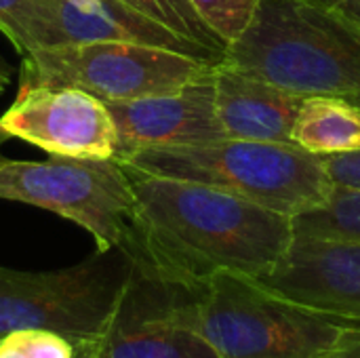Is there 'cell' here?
I'll return each mask as SVG.
<instances>
[{
  "mask_svg": "<svg viewBox=\"0 0 360 358\" xmlns=\"http://www.w3.org/2000/svg\"><path fill=\"white\" fill-rule=\"evenodd\" d=\"M314 358H360V327H346L327 350Z\"/></svg>",
  "mask_w": 360,
  "mask_h": 358,
  "instance_id": "cell-21",
  "label": "cell"
},
{
  "mask_svg": "<svg viewBox=\"0 0 360 358\" xmlns=\"http://www.w3.org/2000/svg\"><path fill=\"white\" fill-rule=\"evenodd\" d=\"M135 196V268L148 276L202 287L219 272L262 279L287 253L293 219L207 184L122 165Z\"/></svg>",
  "mask_w": 360,
  "mask_h": 358,
  "instance_id": "cell-1",
  "label": "cell"
},
{
  "mask_svg": "<svg viewBox=\"0 0 360 358\" xmlns=\"http://www.w3.org/2000/svg\"><path fill=\"white\" fill-rule=\"evenodd\" d=\"M226 63L300 95H333L360 106V36L308 0H262Z\"/></svg>",
  "mask_w": 360,
  "mask_h": 358,
  "instance_id": "cell-3",
  "label": "cell"
},
{
  "mask_svg": "<svg viewBox=\"0 0 360 358\" xmlns=\"http://www.w3.org/2000/svg\"><path fill=\"white\" fill-rule=\"evenodd\" d=\"M6 139H8V137H6V135H4V133H2V131H0V148H2V143H4V141H6Z\"/></svg>",
  "mask_w": 360,
  "mask_h": 358,
  "instance_id": "cell-25",
  "label": "cell"
},
{
  "mask_svg": "<svg viewBox=\"0 0 360 358\" xmlns=\"http://www.w3.org/2000/svg\"><path fill=\"white\" fill-rule=\"evenodd\" d=\"M30 0H0V32L11 38L17 25L19 15L27 6Z\"/></svg>",
  "mask_w": 360,
  "mask_h": 358,
  "instance_id": "cell-22",
  "label": "cell"
},
{
  "mask_svg": "<svg viewBox=\"0 0 360 358\" xmlns=\"http://www.w3.org/2000/svg\"><path fill=\"white\" fill-rule=\"evenodd\" d=\"M70 2H74V4L80 6V8H91V6L97 4V0H70Z\"/></svg>",
  "mask_w": 360,
  "mask_h": 358,
  "instance_id": "cell-24",
  "label": "cell"
},
{
  "mask_svg": "<svg viewBox=\"0 0 360 358\" xmlns=\"http://www.w3.org/2000/svg\"><path fill=\"white\" fill-rule=\"evenodd\" d=\"M255 281L289 304L360 327V243L293 234L281 262Z\"/></svg>",
  "mask_w": 360,
  "mask_h": 358,
  "instance_id": "cell-11",
  "label": "cell"
},
{
  "mask_svg": "<svg viewBox=\"0 0 360 358\" xmlns=\"http://www.w3.org/2000/svg\"><path fill=\"white\" fill-rule=\"evenodd\" d=\"M0 131L51 156H118V133L108 103L74 87L19 84L15 101L0 116Z\"/></svg>",
  "mask_w": 360,
  "mask_h": 358,
  "instance_id": "cell-9",
  "label": "cell"
},
{
  "mask_svg": "<svg viewBox=\"0 0 360 358\" xmlns=\"http://www.w3.org/2000/svg\"><path fill=\"white\" fill-rule=\"evenodd\" d=\"M215 112L230 139L293 143L304 95L283 89L232 63L213 65Z\"/></svg>",
  "mask_w": 360,
  "mask_h": 358,
  "instance_id": "cell-13",
  "label": "cell"
},
{
  "mask_svg": "<svg viewBox=\"0 0 360 358\" xmlns=\"http://www.w3.org/2000/svg\"><path fill=\"white\" fill-rule=\"evenodd\" d=\"M133 11L156 21L169 32L207 49L224 61L228 46L219 36H215L209 25L198 17L190 0H122Z\"/></svg>",
  "mask_w": 360,
  "mask_h": 358,
  "instance_id": "cell-16",
  "label": "cell"
},
{
  "mask_svg": "<svg viewBox=\"0 0 360 358\" xmlns=\"http://www.w3.org/2000/svg\"><path fill=\"white\" fill-rule=\"evenodd\" d=\"M133 270L105 329L74 348V358H219L186 321V304L200 291Z\"/></svg>",
  "mask_w": 360,
  "mask_h": 358,
  "instance_id": "cell-8",
  "label": "cell"
},
{
  "mask_svg": "<svg viewBox=\"0 0 360 358\" xmlns=\"http://www.w3.org/2000/svg\"><path fill=\"white\" fill-rule=\"evenodd\" d=\"M118 133L116 160L167 146H192L224 139L226 133L215 112L213 68L179 91L108 103Z\"/></svg>",
  "mask_w": 360,
  "mask_h": 358,
  "instance_id": "cell-12",
  "label": "cell"
},
{
  "mask_svg": "<svg viewBox=\"0 0 360 358\" xmlns=\"http://www.w3.org/2000/svg\"><path fill=\"white\" fill-rule=\"evenodd\" d=\"M133 270L122 249H95L80 264L46 272L0 266V335L46 329L74 348L86 344L110 323Z\"/></svg>",
  "mask_w": 360,
  "mask_h": 358,
  "instance_id": "cell-5",
  "label": "cell"
},
{
  "mask_svg": "<svg viewBox=\"0 0 360 358\" xmlns=\"http://www.w3.org/2000/svg\"><path fill=\"white\" fill-rule=\"evenodd\" d=\"M120 165L213 186L291 219L323 207L333 192L323 158L295 143L215 139L192 146L146 148Z\"/></svg>",
  "mask_w": 360,
  "mask_h": 358,
  "instance_id": "cell-2",
  "label": "cell"
},
{
  "mask_svg": "<svg viewBox=\"0 0 360 358\" xmlns=\"http://www.w3.org/2000/svg\"><path fill=\"white\" fill-rule=\"evenodd\" d=\"M190 4L209 30L230 46L251 27L262 0H190Z\"/></svg>",
  "mask_w": 360,
  "mask_h": 358,
  "instance_id": "cell-17",
  "label": "cell"
},
{
  "mask_svg": "<svg viewBox=\"0 0 360 358\" xmlns=\"http://www.w3.org/2000/svg\"><path fill=\"white\" fill-rule=\"evenodd\" d=\"M0 198L57 213L84 228L97 249L133 247V188L118 160H8L0 156Z\"/></svg>",
  "mask_w": 360,
  "mask_h": 358,
  "instance_id": "cell-6",
  "label": "cell"
},
{
  "mask_svg": "<svg viewBox=\"0 0 360 358\" xmlns=\"http://www.w3.org/2000/svg\"><path fill=\"white\" fill-rule=\"evenodd\" d=\"M0 358H74V346L46 329H19L0 335Z\"/></svg>",
  "mask_w": 360,
  "mask_h": 358,
  "instance_id": "cell-18",
  "label": "cell"
},
{
  "mask_svg": "<svg viewBox=\"0 0 360 358\" xmlns=\"http://www.w3.org/2000/svg\"><path fill=\"white\" fill-rule=\"evenodd\" d=\"M293 234L360 243V192L333 188L323 207L293 217Z\"/></svg>",
  "mask_w": 360,
  "mask_h": 358,
  "instance_id": "cell-15",
  "label": "cell"
},
{
  "mask_svg": "<svg viewBox=\"0 0 360 358\" xmlns=\"http://www.w3.org/2000/svg\"><path fill=\"white\" fill-rule=\"evenodd\" d=\"M291 137L319 158L360 152V106L333 95H306Z\"/></svg>",
  "mask_w": 360,
  "mask_h": 358,
  "instance_id": "cell-14",
  "label": "cell"
},
{
  "mask_svg": "<svg viewBox=\"0 0 360 358\" xmlns=\"http://www.w3.org/2000/svg\"><path fill=\"white\" fill-rule=\"evenodd\" d=\"M360 36V0H308Z\"/></svg>",
  "mask_w": 360,
  "mask_h": 358,
  "instance_id": "cell-20",
  "label": "cell"
},
{
  "mask_svg": "<svg viewBox=\"0 0 360 358\" xmlns=\"http://www.w3.org/2000/svg\"><path fill=\"white\" fill-rule=\"evenodd\" d=\"M323 165H325V171L335 188L360 192V152L325 156Z\"/></svg>",
  "mask_w": 360,
  "mask_h": 358,
  "instance_id": "cell-19",
  "label": "cell"
},
{
  "mask_svg": "<svg viewBox=\"0 0 360 358\" xmlns=\"http://www.w3.org/2000/svg\"><path fill=\"white\" fill-rule=\"evenodd\" d=\"M8 40L21 55L32 49L114 40L160 46L209 63L221 61L207 49L133 11L122 0H97L91 8H80L70 0H30Z\"/></svg>",
  "mask_w": 360,
  "mask_h": 358,
  "instance_id": "cell-10",
  "label": "cell"
},
{
  "mask_svg": "<svg viewBox=\"0 0 360 358\" xmlns=\"http://www.w3.org/2000/svg\"><path fill=\"white\" fill-rule=\"evenodd\" d=\"M184 314L219 358H314L350 327L289 304L255 279L232 272L211 276Z\"/></svg>",
  "mask_w": 360,
  "mask_h": 358,
  "instance_id": "cell-4",
  "label": "cell"
},
{
  "mask_svg": "<svg viewBox=\"0 0 360 358\" xmlns=\"http://www.w3.org/2000/svg\"><path fill=\"white\" fill-rule=\"evenodd\" d=\"M11 76H13V68L8 65V61H6V59H2V57H0V93L8 87Z\"/></svg>",
  "mask_w": 360,
  "mask_h": 358,
  "instance_id": "cell-23",
  "label": "cell"
},
{
  "mask_svg": "<svg viewBox=\"0 0 360 358\" xmlns=\"http://www.w3.org/2000/svg\"><path fill=\"white\" fill-rule=\"evenodd\" d=\"M213 65L160 46L97 40L27 51L19 84L74 87L103 103H124L179 91Z\"/></svg>",
  "mask_w": 360,
  "mask_h": 358,
  "instance_id": "cell-7",
  "label": "cell"
}]
</instances>
